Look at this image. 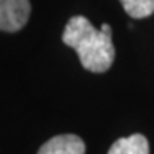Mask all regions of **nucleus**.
I'll use <instances>...</instances> for the list:
<instances>
[{"mask_svg":"<svg viewBox=\"0 0 154 154\" xmlns=\"http://www.w3.org/2000/svg\"><path fill=\"white\" fill-rule=\"evenodd\" d=\"M61 41L77 52L87 71L106 72L115 60L112 27L109 24H102L101 29H96L85 16H72L65 25Z\"/></svg>","mask_w":154,"mask_h":154,"instance_id":"f257e3e1","label":"nucleus"},{"mask_svg":"<svg viewBox=\"0 0 154 154\" xmlns=\"http://www.w3.org/2000/svg\"><path fill=\"white\" fill-rule=\"evenodd\" d=\"M32 5L29 0H0V29L17 32L29 22Z\"/></svg>","mask_w":154,"mask_h":154,"instance_id":"f03ea898","label":"nucleus"},{"mask_svg":"<svg viewBox=\"0 0 154 154\" xmlns=\"http://www.w3.org/2000/svg\"><path fill=\"white\" fill-rule=\"evenodd\" d=\"M38 154H85V143L79 135H55L41 145Z\"/></svg>","mask_w":154,"mask_h":154,"instance_id":"7ed1b4c3","label":"nucleus"},{"mask_svg":"<svg viewBox=\"0 0 154 154\" xmlns=\"http://www.w3.org/2000/svg\"><path fill=\"white\" fill-rule=\"evenodd\" d=\"M107 154H149V143L145 135L132 134L129 137L118 138L110 146Z\"/></svg>","mask_w":154,"mask_h":154,"instance_id":"20e7f679","label":"nucleus"},{"mask_svg":"<svg viewBox=\"0 0 154 154\" xmlns=\"http://www.w3.org/2000/svg\"><path fill=\"white\" fill-rule=\"evenodd\" d=\"M120 2L131 17L142 19L154 13V0H120Z\"/></svg>","mask_w":154,"mask_h":154,"instance_id":"39448f33","label":"nucleus"}]
</instances>
